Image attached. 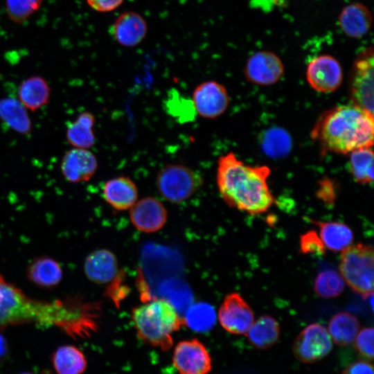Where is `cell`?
<instances>
[{
	"label": "cell",
	"instance_id": "obj_22",
	"mask_svg": "<svg viewBox=\"0 0 374 374\" xmlns=\"http://www.w3.org/2000/svg\"><path fill=\"white\" fill-rule=\"evenodd\" d=\"M96 118L90 112L80 113L66 127V138L74 148L88 149L94 145L96 137L93 131Z\"/></svg>",
	"mask_w": 374,
	"mask_h": 374
},
{
	"label": "cell",
	"instance_id": "obj_26",
	"mask_svg": "<svg viewBox=\"0 0 374 374\" xmlns=\"http://www.w3.org/2000/svg\"><path fill=\"white\" fill-rule=\"evenodd\" d=\"M359 323L357 317L347 312L335 314L328 325L332 340L339 346L353 343L359 332Z\"/></svg>",
	"mask_w": 374,
	"mask_h": 374
},
{
	"label": "cell",
	"instance_id": "obj_5",
	"mask_svg": "<svg viewBox=\"0 0 374 374\" xmlns=\"http://www.w3.org/2000/svg\"><path fill=\"white\" fill-rule=\"evenodd\" d=\"M373 248L364 244L349 246L341 256V276L364 299L373 294Z\"/></svg>",
	"mask_w": 374,
	"mask_h": 374
},
{
	"label": "cell",
	"instance_id": "obj_25",
	"mask_svg": "<svg viewBox=\"0 0 374 374\" xmlns=\"http://www.w3.org/2000/svg\"><path fill=\"white\" fill-rule=\"evenodd\" d=\"M246 335L249 341L256 348L266 349L278 339L280 327L272 317L264 315L252 323Z\"/></svg>",
	"mask_w": 374,
	"mask_h": 374
},
{
	"label": "cell",
	"instance_id": "obj_13",
	"mask_svg": "<svg viewBox=\"0 0 374 374\" xmlns=\"http://www.w3.org/2000/svg\"><path fill=\"white\" fill-rule=\"evenodd\" d=\"M219 321L227 332L235 335L246 334L254 320L252 310L238 293L226 295L218 312Z\"/></svg>",
	"mask_w": 374,
	"mask_h": 374
},
{
	"label": "cell",
	"instance_id": "obj_19",
	"mask_svg": "<svg viewBox=\"0 0 374 374\" xmlns=\"http://www.w3.org/2000/svg\"><path fill=\"white\" fill-rule=\"evenodd\" d=\"M342 31L352 38H361L370 30L373 17L370 10L360 3L346 6L338 17Z\"/></svg>",
	"mask_w": 374,
	"mask_h": 374
},
{
	"label": "cell",
	"instance_id": "obj_9",
	"mask_svg": "<svg viewBox=\"0 0 374 374\" xmlns=\"http://www.w3.org/2000/svg\"><path fill=\"white\" fill-rule=\"evenodd\" d=\"M339 62L330 55H320L312 59L306 69V78L314 90L329 93L339 87L343 81Z\"/></svg>",
	"mask_w": 374,
	"mask_h": 374
},
{
	"label": "cell",
	"instance_id": "obj_17",
	"mask_svg": "<svg viewBox=\"0 0 374 374\" xmlns=\"http://www.w3.org/2000/svg\"><path fill=\"white\" fill-rule=\"evenodd\" d=\"M138 188L134 181L127 176H118L107 180L103 188L105 202L116 211L130 208L137 201Z\"/></svg>",
	"mask_w": 374,
	"mask_h": 374
},
{
	"label": "cell",
	"instance_id": "obj_1",
	"mask_svg": "<svg viewBox=\"0 0 374 374\" xmlns=\"http://www.w3.org/2000/svg\"><path fill=\"white\" fill-rule=\"evenodd\" d=\"M100 310L98 303L81 299H32L0 275V328L30 322L56 326L71 336L85 337L96 331Z\"/></svg>",
	"mask_w": 374,
	"mask_h": 374
},
{
	"label": "cell",
	"instance_id": "obj_7",
	"mask_svg": "<svg viewBox=\"0 0 374 374\" xmlns=\"http://www.w3.org/2000/svg\"><path fill=\"white\" fill-rule=\"evenodd\" d=\"M373 49L368 47L356 57L350 77L352 104L373 115Z\"/></svg>",
	"mask_w": 374,
	"mask_h": 374
},
{
	"label": "cell",
	"instance_id": "obj_21",
	"mask_svg": "<svg viewBox=\"0 0 374 374\" xmlns=\"http://www.w3.org/2000/svg\"><path fill=\"white\" fill-rule=\"evenodd\" d=\"M51 88L48 82L38 75L21 82L18 89L19 100L28 109L35 112L48 103Z\"/></svg>",
	"mask_w": 374,
	"mask_h": 374
},
{
	"label": "cell",
	"instance_id": "obj_11",
	"mask_svg": "<svg viewBox=\"0 0 374 374\" xmlns=\"http://www.w3.org/2000/svg\"><path fill=\"white\" fill-rule=\"evenodd\" d=\"M284 71V64L276 53L269 51H258L247 59L244 74L251 83L269 86L278 82Z\"/></svg>",
	"mask_w": 374,
	"mask_h": 374
},
{
	"label": "cell",
	"instance_id": "obj_4",
	"mask_svg": "<svg viewBox=\"0 0 374 374\" xmlns=\"http://www.w3.org/2000/svg\"><path fill=\"white\" fill-rule=\"evenodd\" d=\"M132 321L138 336L145 343L167 350L172 346V334L184 324L168 301L154 299L134 308Z\"/></svg>",
	"mask_w": 374,
	"mask_h": 374
},
{
	"label": "cell",
	"instance_id": "obj_20",
	"mask_svg": "<svg viewBox=\"0 0 374 374\" xmlns=\"http://www.w3.org/2000/svg\"><path fill=\"white\" fill-rule=\"evenodd\" d=\"M63 273L60 265L48 256H40L33 260L27 268V276L36 285L52 288L57 285Z\"/></svg>",
	"mask_w": 374,
	"mask_h": 374
},
{
	"label": "cell",
	"instance_id": "obj_30",
	"mask_svg": "<svg viewBox=\"0 0 374 374\" xmlns=\"http://www.w3.org/2000/svg\"><path fill=\"white\" fill-rule=\"evenodd\" d=\"M314 289L317 294L322 298H334L343 292L344 280L335 270L326 269L319 273L314 281Z\"/></svg>",
	"mask_w": 374,
	"mask_h": 374
},
{
	"label": "cell",
	"instance_id": "obj_14",
	"mask_svg": "<svg viewBox=\"0 0 374 374\" xmlns=\"http://www.w3.org/2000/svg\"><path fill=\"white\" fill-rule=\"evenodd\" d=\"M130 209L132 224L141 232H157L166 223L167 210L161 202L155 197H143L136 201Z\"/></svg>",
	"mask_w": 374,
	"mask_h": 374
},
{
	"label": "cell",
	"instance_id": "obj_38",
	"mask_svg": "<svg viewBox=\"0 0 374 374\" xmlns=\"http://www.w3.org/2000/svg\"><path fill=\"white\" fill-rule=\"evenodd\" d=\"M3 341L1 337H0V355L3 353Z\"/></svg>",
	"mask_w": 374,
	"mask_h": 374
},
{
	"label": "cell",
	"instance_id": "obj_18",
	"mask_svg": "<svg viewBox=\"0 0 374 374\" xmlns=\"http://www.w3.org/2000/svg\"><path fill=\"white\" fill-rule=\"evenodd\" d=\"M84 271L87 278L94 283H108L118 274L116 257L107 249L95 250L87 256Z\"/></svg>",
	"mask_w": 374,
	"mask_h": 374
},
{
	"label": "cell",
	"instance_id": "obj_23",
	"mask_svg": "<svg viewBox=\"0 0 374 374\" xmlns=\"http://www.w3.org/2000/svg\"><path fill=\"white\" fill-rule=\"evenodd\" d=\"M21 103L13 98L0 100V118L15 132L26 135L32 128L31 121Z\"/></svg>",
	"mask_w": 374,
	"mask_h": 374
},
{
	"label": "cell",
	"instance_id": "obj_16",
	"mask_svg": "<svg viewBox=\"0 0 374 374\" xmlns=\"http://www.w3.org/2000/svg\"><path fill=\"white\" fill-rule=\"evenodd\" d=\"M148 24L139 13L134 11L122 12L110 28V34L119 44L133 47L145 38Z\"/></svg>",
	"mask_w": 374,
	"mask_h": 374
},
{
	"label": "cell",
	"instance_id": "obj_2",
	"mask_svg": "<svg viewBox=\"0 0 374 374\" xmlns=\"http://www.w3.org/2000/svg\"><path fill=\"white\" fill-rule=\"evenodd\" d=\"M270 169L245 164L233 152L220 157L216 182L221 197L231 207L250 214L267 211L275 199L267 184Z\"/></svg>",
	"mask_w": 374,
	"mask_h": 374
},
{
	"label": "cell",
	"instance_id": "obj_34",
	"mask_svg": "<svg viewBox=\"0 0 374 374\" xmlns=\"http://www.w3.org/2000/svg\"><path fill=\"white\" fill-rule=\"evenodd\" d=\"M299 248L303 254L323 255L325 246L315 231H309L300 237Z\"/></svg>",
	"mask_w": 374,
	"mask_h": 374
},
{
	"label": "cell",
	"instance_id": "obj_27",
	"mask_svg": "<svg viewBox=\"0 0 374 374\" xmlns=\"http://www.w3.org/2000/svg\"><path fill=\"white\" fill-rule=\"evenodd\" d=\"M53 365L57 374H81L86 369L87 360L76 347L63 346L54 353Z\"/></svg>",
	"mask_w": 374,
	"mask_h": 374
},
{
	"label": "cell",
	"instance_id": "obj_12",
	"mask_svg": "<svg viewBox=\"0 0 374 374\" xmlns=\"http://www.w3.org/2000/svg\"><path fill=\"white\" fill-rule=\"evenodd\" d=\"M172 362L180 374H208L212 368L209 353L197 339L179 342L173 353Z\"/></svg>",
	"mask_w": 374,
	"mask_h": 374
},
{
	"label": "cell",
	"instance_id": "obj_29",
	"mask_svg": "<svg viewBox=\"0 0 374 374\" xmlns=\"http://www.w3.org/2000/svg\"><path fill=\"white\" fill-rule=\"evenodd\" d=\"M215 312L214 308L206 303H198L192 305L187 310L184 321L192 330L204 332L211 330L215 323Z\"/></svg>",
	"mask_w": 374,
	"mask_h": 374
},
{
	"label": "cell",
	"instance_id": "obj_8",
	"mask_svg": "<svg viewBox=\"0 0 374 374\" xmlns=\"http://www.w3.org/2000/svg\"><path fill=\"white\" fill-rule=\"evenodd\" d=\"M332 348V340L319 323L306 326L297 336L293 346L295 357L302 362L312 363L327 356Z\"/></svg>",
	"mask_w": 374,
	"mask_h": 374
},
{
	"label": "cell",
	"instance_id": "obj_15",
	"mask_svg": "<svg viewBox=\"0 0 374 374\" xmlns=\"http://www.w3.org/2000/svg\"><path fill=\"white\" fill-rule=\"evenodd\" d=\"M60 169L66 180L71 183L87 181L96 172L98 161L87 149L74 148L64 154Z\"/></svg>",
	"mask_w": 374,
	"mask_h": 374
},
{
	"label": "cell",
	"instance_id": "obj_32",
	"mask_svg": "<svg viewBox=\"0 0 374 374\" xmlns=\"http://www.w3.org/2000/svg\"><path fill=\"white\" fill-rule=\"evenodd\" d=\"M290 137L283 129L275 127L265 132L262 139V148L269 156L284 155L290 151Z\"/></svg>",
	"mask_w": 374,
	"mask_h": 374
},
{
	"label": "cell",
	"instance_id": "obj_39",
	"mask_svg": "<svg viewBox=\"0 0 374 374\" xmlns=\"http://www.w3.org/2000/svg\"><path fill=\"white\" fill-rule=\"evenodd\" d=\"M22 374H31V373H22Z\"/></svg>",
	"mask_w": 374,
	"mask_h": 374
},
{
	"label": "cell",
	"instance_id": "obj_28",
	"mask_svg": "<svg viewBox=\"0 0 374 374\" xmlns=\"http://www.w3.org/2000/svg\"><path fill=\"white\" fill-rule=\"evenodd\" d=\"M349 159L350 172L358 183L371 184L374 177V159L372 148H363L351 152Z\"/></svg>",
	"mask_w": 374,
	"mask_h": 374
},
{
	"label": "cell",
	"instance_id": "obj_31",
	"mask_svg": "<svg viewBox=\"0 0 374 374\" xmlns=\"http://www.w3.org/2000/svg\"><path fill=\"white\" fill-rule=\"evenodd\" d=\"M166 112L179 123H186L194 119L196 112L192 100L186 98L176 89L169 91L165 100Z\"/></svg>",
	"mask_w": 374,
	"mask_h": 374
},
{
	"label": "cell",
	"instance_id": "obj_35",
	"mask_svg": "<svg viewBox=\"0 0 374 374\" xmlns=\"http://www.w3.org/2000/svg\"><path fill=\"white\" fill-rule=\"evenodd\" d=\"M373 328H364L354 340L357 352L368 359L373 357Z\"/></svg>",
	"mask_w": 374,
	"mask_h": 374
},
{
	"label": "cell",
	"instance_id": "obj_10",
	"mask_svg": "<svg viewBox=\"0 0 374 374\" xmlns=\"http://www.w3.org/2000/svg\"><path fill=\"white\" fill-rule=\"evenodd\" d=\"M192 102L197 114L213 119L221 116L227 109L229 96L223 84L215 80H208L195 88Z\"/></svg>",
	"mask_w": 374,
	"mask_h": 374
},
{
	"label": "cell",
	"instance_id": "obj_3",
	"mask_svg": "<svg viewBox=\"0 0 374 374\" xmlns=\"http://www.w3.org/2000/svg\"><path fill=\"white\" fill-rule=\"evenodd\" d=\"M311 134L325 151L349 154L372 148L373 115L352 103L339 105L320 116Z\"/></svg>",
	"mask_w": 374,
	"mask_h": 374
},
{
	"label": "cell",
	"instance_id": "obj_6",
	"mask_svg": "<svg viewBox=\"0 0 374 374\" xmlns=\"http://www.w3.org/2000/svg\"><path fill=\"white\" fill-rule=\"evenodd\" d=\"M203 183V177L199 172L177 163L163 167L156 178L159 193L172 203L189 199L201 188Z\"/></svg>",
	"mask_w": 374,
	"mask_h": 374
},
{
	"label": "cell",
	"instance_id": "obj_24",
	"mask_svg": "<svg viewBox=\"0 0 374 374\" xmlns=\"http://www.w3.org/2000/svg\"><path fill=\"white\" fill-rule=\"evenodd\" d=\"M319 226L320 238L324 246L334 251H343L350 246L353 240L350 228L340 222H318L311 220Z\"/></svg>",
	"mask_w": 374,
	"mask_h": 374
},
{
	"label": "cell",
	"instance_id": "obj_36",
	"mask_svg": "<svg viewBox=\"0 0 374 374\" xmlns=\"http://www.w3.org/2000/svg\"><path fill=\"white\" fill-rule=\"evenodd\" d=\"M86 1L94 10L107 12L118 8L124 0H86Z\"/></svg>",
	"mask_w": 374,
	"mask_h": 374
},
{
	"label": "cell",
	"instance_id": "obj_37",
	"mask_svg": "<svg viewBox=\"0 0 374 374\" xmlns=\"http://www.w3.org/2000/svg\"><path fill=\"white\" fill-rule=\"evenodd\" d=\"M341 374H373V368L369 362L358 361L348 366Z\"/></svg>",
	"mask_w": 374,
	"mask_h": 374
},
{
	"label": "cell",
	"instance_id": "obj_33",
	"mask_svg": "<svg viewBox=\"0 0 374 374\" xmlns=\"http://www.w3.org/2000/svg\"><path fill=\"white\" fill-rule=\"evenodd\" d=\"M5 3L9 19L21 24L40 8L42 0H5Z\"/></svg>",
	"mask_w": 374,
	"mask_h": 374
}]
</instances>
